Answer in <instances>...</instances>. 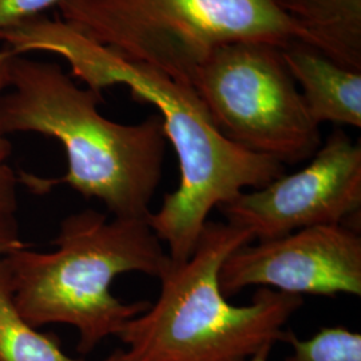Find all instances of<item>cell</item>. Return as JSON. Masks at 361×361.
Wrapping results in <instances>:
<instances>
[{
  "mask_svg": "<svg viewBox=\"0 0 361 361\" xmlns=\"http://www.w3.org/2000/svg\"><path fill=\"white\" fill-rule=\"evenodd\" d=\"M56 8L59 20L80 37L189 86L224 44L314 49L271 0H61Z\"/></svg>",
  "mask_w": 361,
  "mask_h": 361,
  "instance_id": "5",
  "label": "cell"
},
{
  "mask_svg": "<svg viewBox=\"0 0 361 361\" xmlns=\"http://www.w3.org/2000/svg\"><path fill=\"white\" fill-rule=\"evenodd\" d=\"M253 241L243 228L207 221L190 257L170 259L158 277L157 301L116 335L125 345L118 361H247L284 341L302 297L261 288L249 305L238 307L219 288L224 261Z\"/></svg>",
  "mask_w": 361,
  "mask_h": 361,
  "instance_id": "4",
  "label": "cell"
},
{
  "mask_svg": "<svg viewBox=\"0 0 361 361\" xmlns=\"http://www.w3.org/2000/svg\"><path fill=\"white\" fill-rule=\"evenodd\" d=\"M337 65L361 73V0H271Z\"/></svg>",
  "mask_w": 361,
  "mask_h": 361,
  "instance_id": "10",
  "label": "cell"
},
{
  "mask_svg": "<svg viewBox=\"0 0 361 361\" xmlns=\"http://www.w3.org/2000/svg\"><path fill=\"white\" fill-rule=\"evenodd\" d=\"M26 246L20 238L15 217L11 214H0V259Z\"/></svg>",
  "mask_w": 361,
  "mask_h": 361,
  "instance_id": "15",
  "label": "cell"
},
{
  "mask_svg": "<svg viewBox=\"0 0 361 361\" xmlns=\"http://www.w3.org/2000/svg\"><path fill=\"white\" fill-rule=\"evenodd\" d=\"M61 0H0V32L42 16Z\"/></svg>",
  "mask_w": 361,
  "mask_h": 361,
  "instance_id": "14",
  "label": "cell"
},
{
  "mask_svg": "<svg viewBox=\"0 0 361 361\" xmlns=\"http://www.w3.org/2000/svg\"><path fill=\"white\" fill-rule=\"evenodd\" d=\"M11 58L13 56H6L0 52V95L8 89L10 85ZM11 154L13 145L7 140V135L0 133V214L13 216L18 207L16 185L19 178L8 165V158Z\"/></svg>",
  "mask_w": 361,
  "mask_h": 361,
  "instance_id": "13",
  "label": "cell"
},
{
  "mask_svg": "<svg viewBox=\"0 0 361 361\" xmlns=\"http://www.w3.org/2000/svg\"><path fill=\"white\" fill-rule=\"evenodd\" d=\"M6 40L16 55L49 52L62 58L71 77L91 90L102 94L104 89L123 86L134 99L158 110L178 158L180 183L149 214L147 222L174 262L190 257L213 209L285 173L283 164L229 141L192 86L116 56L59 19L39 16L8 31Z\"/></svg>",
  "mask_w": 361,
  "mask_h": 361,
  "instance_id": "1",
  "label": "cell"
},
{
  "mask_svg": "<svg viewBox=\"0 0 361 361\" xmlns=\"http://www.w3.org/2000/svg\"><path fill=\"white\" fill-rule=\"evenodd\" d=\"M271 349H273V347H271V345H268V347L261 349L259 352H257L253 357H250L247 361H269Z\"/></svg>",
  "mask_w": 361,
  "mask_h": 361,
  "instance_id": "16",
  "label": "cell"
},
{
  "mask_svg": "<svg viewBox=\"0 0 361 361\" xmlns=\"http://www.w3.org/2000/svg\"><path fill=\"white\" fill-rule=\"evenodd\" d=\"M50 253L26 247L1 258L20 316L38 328L65 324L79 334L78 350L90 353L150 301L123 302L111 293L119 274L159 277L170 262L147 219H109L86 209L66 217Z\"/></svg>",
  "mask_w": 361,
  "mask_h": 361,
  "instance_id": "3",
  "label": "cell"
},
{
  "mask_svg": "<svg viewBox=\"0 0 361 361\" xmlns=\"http://www.w3.org/2000/svg\"><path fill=\"white\" fill-rule=\"evenodd\" d=\"M292 347L286 361H361V335L344 326H325L308 340L285 334Z\"/></svg>",
  "mask_w": 361,
  "mask_h": 361,
  "instance_id": "12",
  "label": "cell"
},
{
  "mask_svg": "<svg viewBox=\"0 0 361 361\" xmlns=\"http://www.w3.org/2000/svg\"><path fill=\"white\" fill-rule=\"evenodd\" d=\"M192 87L217 129L250 153L296 165L323 143L277 46L224 44L198 68Z\"/></svg>",
  "mask_w": 361,
  "mask_h": 361,
  "instance_id": "6",
  "label": "cell"
},
{
  "mask_svg": "<svg viewBox=\"0 0 361 361\" xmlns=\"http://www.w3.org/2000/svg\"><path fill=\"white\" fill-rule=\"evenodd\" d=\"M361 146L337 129L296 173L219 207L226 222L265 241L313 226L347 225L360 213Z\"/></svg>",
  "mask_w": 361,
  "mask_h": 361,
  "instance_id": "7",
  "label": "cell"
},
{
  "mask_svg": "<svg viewBox=\"0 0 361 361\" xmlns=\"http://www.w3.org/2000/svg\"><path fill=\"white\" fill-rule=\"evenodd\" d=\"M10 91L0 95V133H37L63 146L61 178L19 173L31 192L47 194L61 183L86 200H99L113 217L147 219L164 173L168 140L162 118L134 125L102 116V94L80 87L62 66L13 56Z\"/></svg>",
  "mask_w": 361,
  "mask_h": 361,
  "instance_id": "2",
  "label": "cell"
},
{
  "mask_svg": "<svg viewBox=\"0 0 361 361\" xmlns=\"http://www.w3.org/2000/svg\"><path fill=\"white\" fill-rule=\"evenodd\" d=\"M119 360V349L102 361ZM0 361H85L61 348L54 336L43 335L20 316L13 304L7 271L0 259Z\"/></svg>",
  "mask_w": 361,
  "mask_h": 361,
  "instance_id": "11",
  "label": "cell"
},
{
  "mask_svg": "<svg viewBox=\"0 0 361 361\" xmlns=\"http://www.w3.org/2000/svg\"><path fill=\"white\" fill-rule=\"evenodd\" d=\"M219 279L226 297L253 285L301 297L361 296V237L348 225H325L250 243L224 261Z\"/></svg>",
  "mask_w": 361,
  "mask_h": 361,
  "instance_id": "8",
  "label": "cell"
},
{
  "mask_svg": "<svg viewBox=\"0 0 361 361\" xmlns=\"http://www.w3.org/2000/svg\"><path fill=\"white\" fill-rule=\"evenodd\" d=\"M283 58L319 126L328 122L361 128V73L337 65L304 43L283 49Z\"/></svg>",
  "mask_w": 361,
  "mask_h": 361,
  "instance_id": "9",
  "label": "cell"
}]
</instances>
